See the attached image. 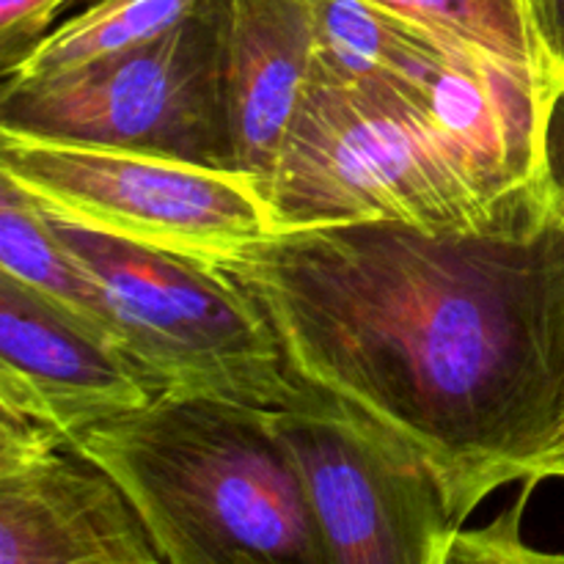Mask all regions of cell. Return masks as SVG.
<instances>
[{"mask_svg":"<svg viewBox=\"0 0 564 564\" xmlns=\"http://www.w3.org/2000/svg\"><path fill=\"white\" fill-rule=\"evenodd\" d=\"M218 268L297 383L427 463L457 527L505 485L564 479V174L482 229L308 226Z\"/></svg>","mask_w":564,"mask_h":564,"instance_id":"obj_1","label":"cell"},{"mask_svg":"<svg viewBox=\"0 0 564 564\" xmlns=\"http://www.w3.org/2000/svg\"><path fill=\"white\" fill-rule=\"evenodd\" d=\"M564 174L397 88L312 75L262 198L275 231L402 220L482 229L523 193Z\"/></svg>","mask_w":564,"mask_h":564,"instance_id":"obj_2","label":"cell"},{"mask_svg":"<svg viewBox=\"0 0 564 564\" xmlns=\"http://www.w3.org/2000/svg\"><path fill=\"white\" fill-rule=\"evenodd\" d=\"M69 444L127 490L169 564H328L275 411L163 394Z\"/></svg>","mask_w":564,"mask_h":564,"instance_id":"obj_3","label":"cell"},{"mask_svg":"<svg viewBox=\"0 0 564 564\" xmlns=\"http://www.w3.org/2000/svg\"><path fill=\"white\" fill-rule=\"evenodd\" d=\"M55 235L94 275L116 345L154 394L218 397L284 411L303 386L257 303L218 264L72 224Z\"/></svg>","mask_w":564,"mask_h":564,"instance_id":"obj_4","label":"cell"},{"mask_svg":"<svg viewBox=\"0 0 564 564\" xmlns=\"http://www.w3.org/2000/svg\"><path fill=\"white\" fill-rule=\"evenodd\" d=\"M0 135L152 154L231 174L224 0L143 47L64 75L0 88Z\"/></svg>","mask_w":564,"mask_h":564,"instance_id":"obj_5","label":"cell"},{"mask_svg":"<svg viewBox=\"0 0 564 564\" xmlns=\"http://www.w3.org/2000/svg\"><path fill=\"white\" fill-rule=\"evenodd\" d=\"M0 174L58 218L209 264L275 235L262 193L209 165L0 135Z\"/></svg>","mask_w":564,"mask_h":564,"instance_id":"obj_6","label":"cell"},{"mask_svg":"<svg viewBox=\"0 0 564 564\" xmlns=\"http://www.w3.org/2000/svg\"><path fill=\"white\" fill-rule=\"evenodd\" d=\"M275 416L301 466L328 564L441 562L460 527L411 446L308 386Z\"/></svg>","mask_w":564,"mask_h":564,"instance_id":"obj_7","label":"cell"},{"mask_svg":"<svg viewBox=\"0 0 564 564\" xmlns=\"http://www.w3.org/2000/svg\"><path fill=\"white\" fill-rule=\"evenodd\" d=\"M0 564H169L127 490L72 444L0 455Z\"/></svg>","mask_w":564,"mask_h":564,"instance_id":"obj_8","label":"cell"},{"mask_svg":"<svg viewBox=\"0 0 564 564\" xmlns=\"http://www.w3.org/2000/svg\"><path fill=\"white\" fill-rule=\"evenodd\" d=\"M154 397L102 330L0 273V405L33 413L72 441Z\"/></svg>","mask_w":564,"mask_h":564,"instance_id":"obj_9","label":"cell"},{"mask_svg":"<svg viewBox=\"0 0 564 564\" xmlns=\"http://www.w3.org/2000/svg\"><path fill=\"white\" fill-rule=\"evenodd\" d=\"M314 69L312 0H224L231 174L264 193Z\"/></svg>","mask_w":564,"mask_h":564,"instance_id":"obj_10","label":"cell"},{"mask_svg":"<svg viewBox=\"0 0 564 564\" xmlns=\"http://www.w3.org/2000/svg\"><path fill=\"white\" fill-rule=\"evenodd\" d=\"M0 273L102 330L116 345L94 275L55 235L47 209L6 174H0Z\"/></svg>","mask_w":564,"mask_h":564,"instance_id":"obj_11","label":"cell"},{"mask_svg":"<svg viewBox=\"0 0 564 564\" xmlns=\"http://www.w3.org/2000/svg\"><path fill=\"white\" fill-rule=\"evenodd\" d=\"M202 0H91L47 33L3 83H31L143 47L174 31Z\"/></svg>","mask_w":564,"mask_h":564,"instance_id":"obj_12","label":"cell"},{"mask_svg":"<svg viewBox=\"0 0 564 564\" xmlns=\"http://www.w3.org/2000/svg\"><path fill=\"white\" fill-rule=\"evenodd\" d=\"M424 28L474 44L518 69L564 77L551 66L523 0H367Z\"/></svg>","mask_w":564,"mask_h":564,"instance_id":"obj_13","label":"cell"},{"mask_svg":"<svg viewBox=\"0 0 564 564\" xmlns=\"http://www.w3.org/2000/svg\"><path fill=\"white\" fill-rule=\"evenodd\" d=\"M534 485H523L516 505L488 527L455 529L438 564H564V554L540 551L523 540V510Z\"/></svg>","mask_w":564,"mask_h":564,"instance_id":"obj_14","label":"cell"},{"mask_svg":"<svg viewBox=\"0 0 564 564\" xmlns=\"http://www.w3.org/2000/svg\"><path fill=\"white\" fill-rule=\"evenodd\" d=\"M77 0H0V69L9 75Z\"/></svg>","mask_w":564,"mask_h":564,"instance_id":"obj_15","label":"cell"},{"mask_svg":"<svg viewBox=\"0 0 564 564\" xmlns=\"http://www.w3.org/2000/svg\"><path fill=\"white\" fill-rule=\"evenodd\" d=\"M529 22L551 66L564 75V0H523Z\"/></svg>","mask_w":564,"mask_h":564,"instance_id":"obj_16","label":"cell"}]
</instances>
